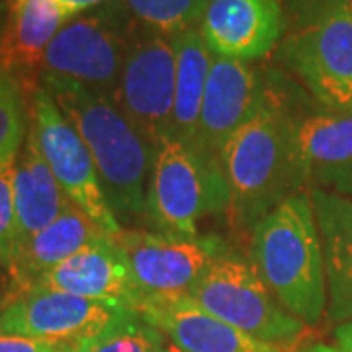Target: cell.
<instances>
[{"instance_id": "cell-23", "label": "cell", "mask_w": 352, "mask_h": 352, "mask_svg": "<svg viewBox=\"0 0 352 352\" xmlns=\"http://www.w3.org/2000/svg\"><path fill=\"white\" fill-rule=\"evenodd\" d=\"M28 118L22 80L0 65V161L18 155Z\"/></svg>"}, {"instance_id": "cell-24", "label": "cell", "mask_w": 352, "mask_h": 352, "mask_svg": "<svg viewBox=\"0 0 352 352\" xmlns=\"http://www.w3.org/2000/svg\"><path fill=\"white\" fill-rule=\"evenodd\" d=\"M163 344V333L149 325L138 311L75 352H155Z\"/></svg>"}, {"instance_id": "cell-20", "label": "cell", "mask_w": 352, "mask_h": 352, "mask_svg": "<svg viewBox=\"0 0 352 352\" xmlns=\"http://www.w3.org/2000/svg\"><path fill=\"white\" fill-rule=\"evenodd\" d=\"M69 18L59 0H22L0 34V65L20 80L41 69L45 50Z\"/></svg>"}, {"instance_id": "cell-32", "label": "cell", "mask_w": 352, "mask_h": 352, "mask_svg": "<svg viewBox=\"0 0 352 352\" xmlns=\"http://www.w3.org/2000/svg\"><path fill=\"white\" fill-rule=\"evenodd\" d=\"M6 2H8V6H10V8H16L22 0H6Z\"/></svg>"}, {"instance_id": "cell-8", "label": "cell", "mask_w": 352, "mask_h": 352, "mask_svg": "<svg viewBox=\"0 0 352 352\" xmlns=\"http://www.w3.org/2000/svg\"><path fill=\"white\" fill-rule=\"evenodd\" d=\"M138 314L120 303L50 288L12 289L0 305V335L43 340L75 352Z\"/></svg>"}, {"instance_id": "cell-13", "label": "cell", "mask_w": 352, "mask_h": 352, "mask_svg": "<svg viewBox=\"0 0 352 352\" xmlns=\"http://www.w3.org/2000/svg\"><path fill=\"white\" fill-rule=\"evenodd\" d=\"M196 28L214 55L251 61L284 36L286 12L280 0H210Z\"/></svg>"}, {"instance_id": "cell-11", "label": "cell", "mask_w": 352, "mask_h": 352, "mask_svg": "<svg viewBox=\"0 0 352 352\" xmlns=\"http://www.w3.org/2000/svg\"><path fill=\"white\" fill-rule=\"evenodd\" d=\"M127 264L138 307L147 300L186 296L208 266L229 254L215 235L170 237L145 229H124L113 237Z\"/></svg>"}, {"instance_id": "cell-22", "label": "cell", "mask_w": 352, "mask_h": 352, "mask_svg": "<svg viewBox=\"0 0 352 352\" xmlns=\"http://www.w3.org/2000/svg\"><path fill=\"white\" fill-rule=\"evenodd\" d=\"M129 14L151 32L175 38L196 28L210 0H124Z\"/></svg>"}, {"instance_id": "cell-10", "label": "cell", "mask_w": 352, "mask_h": 352, "mask_svg": "<svg viewBox=\"0 0 352 352\" xmlns=\"http://www.w3.org/2000/svg\"><path fill=\"white\" fill-rule=\"evenodd\" d=\"M30 96L32 106L28 135L36 143L45 163L50 164L51 173L55 175L69 200L108 235L118 237L124 229L104 196L98 168L87 143L59 110L50 90L39 85L32 90Z\"/></svg>"}, {"instance_id": "cell-17", "label": "cell", "mask_w": 352, "mask_h": 352, "mask_svg": "<svg viewBox=\"0 0 352 352\" xmlns=\"http://www.w3.org/2000/svg\"><path fill=\"white\" fill-rule=\"evenodd\" d=\"M294 147L302 186L331 188L352 170V113L298 118Z\"/></svg>"}, {"instance_id": "cell-14", "label": "cell", "mask_w": 352, "mask_h": 352, "mask_svg": "<svg viewBox=\"0 0 352 352\" xmlns=\"http://www.w3.org/2000/svg\"><path fill=\"white\" fill-rule=\"evenodd\" d=\"M138 311L180 352H286L227 325L186 296L147 300Z\"/></svg>"}, {"instance_id": "cell-27", "label": "cell", "mask_w": 352, "mask_h": 352, "mask_svg": "<svg viewBox=\"0 0 352 352\" xmlns=\"http://www.w3.org/2000/svg\"><path fill=\"white\" fill-rule=\"evenodd\" d=\"M104 2H108V0H59V4L63 6V10L71 18L76 16L78 12H85L88 8H94V6H100Z\"/></svg>"}, {"instance_id": "cell-33", "label": "cell", "mask_w": 352, "mask_h": 352, "mask_svg": "<svg viewBox=\"0 0 352 352\" xmlns=\"http://www.w3.org/2000/svg\"><path fill=\"white\" fill-rule=\"evenodd\" d=\"M57 352H67V351H57Z\"/></svg>"}, {"instance_id": "cell-9", "label": "cell", "mask_w": 352, "mask_h": 352, "mask_svg": "<svg viewBox=\"0 0 352 352\" xmlns=\"http://www.w3.org/2000/svg\"><path fill=\"white\" fill-rule=\"evenodd\" d=\"M176 88L175 41L147 28L133 30L113 102L157 151L173 138Z\"/></svg>"}, {"instance_id": "cell-6", "label": "cell", "mask_w": 352, "mask_h": 352, "mask_svg": "<svg viewBox=\"0 0 352 352\" xmlns=\"http://www.w3.org/2000/svg\"><path fill=\"white\" fill-rule=\"evenodd\" d=\"M133 30L124 0H108L94 12L73 16L45 50L41 75L69 78L113 98Z\"/></svg>"}, {"instance_id": "cell-7", "label": "cell", "mask_w": 352, "mask_h": 352, "mask_svg": "<svg viewBox=\"0 0 352 352\" xmlns=\"http://www.w3.org/2000/svg\"><path fill=\"white\" fill-rule=\"evenodd\" d=\"M186 298L227 325L282 349L296 344L305 331V323L278 302L254 266L231 252L208 266Z\"/></svg>"}, {"instance_id": "cell-25", "label": "cell", "mask_w": 352, "mask_h": 352, "mask_svg": "<svg viewBox=\"0 0 352 352\" xmlns=\"http://www.w3.org/2000/svg\"><path fill=\"white\" fill-rule=\"evenodd\" d=\"M14 163L12 159L0 161V264L10 268L16 254V210H14Z\"/></svg>"}, {"instance_id": "cell-29", "label": "cell", "mask_w": 352, "mask_h": 352, "mask_svg": "<svg viewBox=\"0 0 352 352\" xmlns=\"http://www.w3.org/2000/svg\"><path fill=\"white\" fill-rule=\"evenodd\" d=\"M331 188H333V192H339L342 196H351L352 198V170H349L346 175L340 176Z\"/></svg>"}, {"instance_id": "cell-21", "label": "cell", "mask_w": 352, "mask_h": 352, "mask_svg": "<svg viewBox=\"0 0 352 352\" xmlns=\"http://www.w3.org/2000/svg\"><path fill=\"white\" fill-rule=\"evenodd\" d=\"M176 51V88L173 110V138L192 147L198 133L204 92L214 65V53L198 28L173 38Z\"/></svg>"}, {"instance_id": "cell-3", "label": "cell", "mask_w": 352, "mask_h": 352, "mask_svg": "<svg viewBox=\"0 0 352 352\" xmlns=\"http://www.w3.org/2000/svg\"><path fill=\"white\" fill-rule=\"evenodd\" d=\"M251 261L289 314L315 325L327 307L321 235L309 194L296 192L252 229Z\"/></svg>"}, {"instance_id": "cell-31", "label": "cell", "mask_w": 352, "mask_h": 352, "mask_svg": "<svg viewBox=\"0 0 352 352\" xmlns=\"http://www.w3.org/2000/svg\"><path fill=\"white\" fill-rule=\"evenodd\" d=\"M155 352H180V351H178L176 346H164L163 344V346H159Z\"/></svg>"}, {"instance_id": "cell-30", "label": "cell", "mask_w": 352, "mask_h": 352, "mask_svg": "<svg viewBox=\"0 0 352 352\" xmlns=\"http://www.w3.org/2000/svg\"><path fill=\"white\" fill-rule=\"evenodd\" d=\"M302 352H349V351H342V349H339V346H329V344H311V346H307V349Z\"/></svg>"}, {"instance_id": "cell-12", "label": "cell", "mask_w": 352, "mask_h": 352, "mask_svg": "<svg viewBox=\"0 0 352 352\" xmlns=\"http://www.w3.org/2000/svg\"><path fill=\"white\" fill-rule=\"evenodd\" d=\"M268 85L270 73L264 75L245 61L215 55L192 149L204 159L219 163L227 139L256 113Z\"/></svg>"}, {"instance_id": "cell-1", "label": "cell", "mask_w": 352, "mask_h": 352, "mask_svg": "<svg viewBox=\"0 0 352 352\" xmlns=\"http://www.w3.org/2000/svg\"><path fill=\"white\" fill-rule=\"evenodd\" d=\"M296 120L280 78L270 75L261 108L219 153L229 194L227 215L235 227L252 231L264 215L302 188L294 147Z\"/></svg>"}, {"instance_id": "cell-5", "label": "cell", "mask_w": 352, "mask_h": 352, "mask_svg": "<svg viewBox=\"0 0 352 352\" xmlns=\"http://www.w3.org/2000/svg\"><path fill=\"white\" fill-rule=\"evenodd\" d=\"M229 194L219 163L168 139L153 155L145 219L170 237H198L204 215L227 212Z\"/></svg>"}, {"instance_id": "cell-34", "label": "cell", "mask_w": 352, "mask_h": 352, "mask_svg": "<svg viewBox=\"0 0 352 352\" xmlns=\"http://www.w3.org/2000/svg\"><path fill=\"white\" fill-rule=\"evenodd\" d=\"M351 8H352V0H351Z\"/></svg>"}, {"instance_id": "cell-18", "label": "cell", "mask_w": 352, "mask_h": 352, "mask_svg": "<svg viewBox=\"0 0 352 352\" xmlns=\"http://www.w3.org/2000/svg\"><path fill=\"white\" fill-rule=\"evenodd\" d=\"M106 237L112 235L94 223L78 206L71 204L51 226L18 247L12 266L8 268L12 274V289L32 286L41 274Z\"/></svg>"}, {"instance_id": "cell-26", "label": "cell", "mask_w": 352, "mask_h": 352, "mask_svg": "<svg viewBox=\"0 0 352 352\" xmlns=\"http://www.w3.org/2000/svg\"><path fill=\"white\" fill-rule=\"evenodd\" d=\"M59 346L43 342V340L14 337V335H0V352H57Z\"/></svg>"}, {"instance_id": "cell-4", "label": "cell", "mask_w": 352, "mask_h": 352, "mask_svg": "<svg viewBox=\"0 0 352 352\" xmlns=\"http://www.w3.org/2000/svg\"><path fill=\"white\" fill-rule=\"evenodd\" d=\"M280 59L331 113H352L351 0H288Z\"/></svg>"}, {"instance_id": "cell-2", "label": "cell", "mask_w": 352, "mask_h": 352, "mask_svg": "<svg viewBox=\"0 0 352 352\" xmlns=\"http://www.w3.org/2000/svg\"><path fill=\"white\" fill-rule=\"evenodd\" d=\"M59 110L87 143L98 168L104 196L118 221L145 219L151 176V145L110 96H102L69 78L41 75Z\"/></svg>"}, {"instance_id": "cell-15", "label": "cell", "mask_w": 352, "mask_h": 352, "mask_svg": "<svg viewBox=\"0 0 352 352\" xmlns=\"http://www.w3.org/2000/svg\"><path fill=\"white\" fill-rule=\"evenodd\" d=\"M28 288L59 289L90 300L120 303L138 309V296L131 276L113 237H106L76 252L75 256L41 274Z\"/></svg>"}, {"instance_id": "cell-19", "label": "cell", "mask_w": 352, "mask_h": 352, "mask_svg": "<svg viewBox=\"0 0 352 352\" xmlns=\"http://www.w3.org/2000/svg\"><path fill=\"white\" fill-rule=\"evenodd\" d=\"M12 188L18 251L24 241L51 226L73 201L63 192L30 135L16 155Z\"/></svg>"}, {"instance_id": "cell-16", "label": "cell", "mask_w": 352, "mask_h": 352, "mask_svg": "<svg viewBox=\"0 0 352 352\" xmlns=\"http://www.w3.org/2000/svg\"><path fill=\"white\" fill-rule=\"evenodd\" d=\"M309 198L323 247L329 317L344 323L352 319V198L325 188H311Z\"/></svg>"}, {"instance_id": "cell-28", "label": "cell", "mask_w": 352, "mask_h": 352, "mask_svg": "<svg viewBox=\"0 0 352 352\" xmlns=\"http://www.w3.org/2000/svg\"><path fill=\"white\" fill-rule=\"evenodd\" d=\"M335 346L352 352V319L340 323L339 327L335 329Z\"/></svg>"}]
</instances>
